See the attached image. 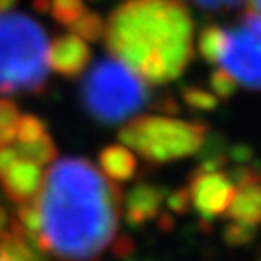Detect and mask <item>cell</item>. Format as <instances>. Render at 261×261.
Wrapping results in <instances>:
<instances>
[{"instance_id":"31","label":"cell","mask_w":261,"mask_h":261,"mask_svg":"<svg viewBox=\"0 0 261 261\" xmlns=\"http://www.w3.org/2000/svg\"><path fill=\"white\" fill-rule=\"evenodd\" d=\"M6 226H8V213L0 207V234L6 232Z\"/></svg>"},{"instance_id":"2","label":"cell","mask_w":261,"mask_h":261,"mask_svg":"<svg viewBox=\"0 0 261 261\" xmlns=\"http://www.w3.org/2000/svg\"><path fill=\"white\" fill-rule=\"evenodd\" d=\"M105 43L147 84H170L194 58V19L180 0L126 2L107 21Z\"/></svg>"},{"instance_id":"23","label":"cell","mask_w":261,"mask_h":261,"mask_svg":"<svg viewBox=\"0 0 261 261\" xmlns=\"http://www.w3.org/2000/svg\"><path fill=\"white\" fill-rule=\"evenodd\" d=\"M167 205L172 213L176 215H186L192 207V197H190V188H178L174 192H170L167 197Z\"/></svg>"},{"instance_id":"1","label":"cell","mask_w":261,"mask_h":261,"mask_svg":"<svg viewBox=\"0 0 261 261\" xmlns=\"http://www.w3.org/2000/svg\"><path fill=\"white\" fill-rule=\"evenodd\" d=\"M122 190L87 159H60L43 178L35 197L43 232L33 248L62 259H93L112 242L118 228Z\"/></svg>"},{"instance_id":"15","label":"cell","mask_w":261,"mask_h":261,"mask_svg":"<svg viewBox=\"0 0 261 261\" xmlns=\"http://www.w3.org/2000/svg\"><path fill=\"white\" fill-rule=\"evenodd\" d=\"M18 120V107L8 99H0V147H8L16 140Z\"/></svg>"},{"instance_id":"30","label":"cell","mask_w":261,"mask_h":261,"mask_svg":"<svg viewBox=\"0 0 261 261\" xmlns=\"http://www.w3.org/2000/svg\"><path fill=\"white\" fill-rule=\"evenodd\" d=\"M0 261H18L14 255H12V252H10L8 248L4 246V244L0 242Z\"/></svg>"},{"instance_id":"28","label":"cell","mask_w":261,"mask_h":261,"mask_svg":"<svg viewBox=\"0 0 261 261\" xmlns=\"http://www.w3.org/2000/svg\"><path fill=\"white\" fill-rule=\"evenodd\" d=\"M159 228H163V230H172L174 228V219L172 217H168V215H159Z\"/></svg>"},{"instance_id":"20","label":"cell","mask_w":261,"mask_h":261,"mask_svg":"<svg viewBox=\"0 0 261 261\" xmlns=\"http://www.w3.org/2000/svg\"><path fill=\"white\" fill-rule=\"evenodd\" d=\"M255 238V226L253 224H246L240 221H232L226 224L223 230V240L226 246H246Z\"/></svg>"},{"instance_id":"25","label":"cell","mask_w":261,"mask_h":261,"mask_svg":"<svg viewBox=\"0 0 261 261\" xmlns=\"http://www.w3.org/2000/svg\"><path fill=\"white\" fill-rule=\"evenodd\" d=\"M228 159H232L236 165H248L253 161V149L246 143H236L228 149Z\"/></svg>"},{"instance_id":"9","label":"cell","mask_w":261,"mask_h":261,"mask_svg":"<svg viewBox=\"0 0 261 261\" xmlns=\"http://www.w3.org/2000/svg\"><path fill=\"white\" fill-rule=\"evenodd\" d=\"M91 60V48L75 33L60 35L48 45V64L56 74L77 77Z\"/></svg>"},{"instance_id":"26","label":"cell","mask_w":261,"mask_h":261,"mask_svg":"<svg viewBox=\"0 0 261 261\" xmlns=\"http://www.w3.org/2000/svg\"><path fill=\"white\" fill-rule=\"evenodd\" d=\"M197 6L205 10H221V8H236L244 0H194Z\"/></svg>"},{"instance_id":"6","label":"cell","mask_w":261,"mask_h":261,"mask_svg":"<svg viewBox=\"0 0 261 261\" xmlns=\"http://www.w3.org/2000/svg\"><path fill=\"white\" fill-rule=\"evenodd\" d=\"M219 64L240 85L261 89V14L248 10L242 25L228 31Z\"/></svg>"},{"instance_id":"3","label":"cell","mask_w":261,"mask_h":261,"mask_svg":"<svg viewBox=\"0 0 261 261\" xmlns=\"http://www.w3.org/2000/svg\"><path fill=\"white\" fill-rule=\"evenodd\" d=\"M48 68L45 29L23 14H0V93H41Z\"/></svg>"},{"instance_id":"13","label":"cell","mask_w":261,"mask_h":261,"mask_svg":"<svg viewBox=\"0 0 261 261\" xmlns=\"http://www.w3.org/2000/svg\"><path fill=\"white\" fill-rule=\"evenodd\" d=\"M226 37L228 31L223 29L221 25H207L201 35H199V53L211 64H219L221 62V55L226 45Z\"/></svg>"},{"instance_id":"34","label":"cell","mask_w":261,"mask_h":261,"mask_svg":"<svg viewBox=\"0 0 261 261\" xmlns=\"http://www.w3.org/2000/svg\"><path fill=\"white\" fill-rule=\"evenodd\" d=\"M89 2H99V0H89Z\"/></svg>"},{"instance_id":"21","label":"cell","mask_w":261,"mask_h":261,"mask_svg":"<svg viewBox=\"0 0 261 261\" xmlns=\"http://www.w3.org/2000/svg\"><path fill=\"white\" fill-rule=\"evenodd\" d=\"M45 122L33 116V114H23L18 120V130H16V138L19 143H33L37 141L41 136H45Z\"/></svg>"},{"instance_id":"14","label":"cell","mask_w":261,"mask_h":261,"mask_svg":"<svg viewBox=\"0 0 261 261\" xmlns=\"http://www.w3.org/2000/svg\"><path fill=\"white\" fill-rule=\"evenodd\" d=\"M18 155L21 159H28V161H33L35 165H48L53 163L56 157H58V151H56V145L53 138L45 134L41 136L37 141L33 143H19V147H16Z\"/></svg>"},{"instance_id":"24","label":"cell","mask_w":261,"mask_h":261,"mask_svg":"<svg viewBox=\"0 0 261 261\" xmlns=\"http://www.w3.org/2000/svg\"><path fill=\"white\" fill-rule=\"evenodd\" d=\"M134 250H136V242L132 240L128 234L116 236L114 242H112V253L116 257H130L132 253H134Z\"/></svg>"},{"instance_id":"8","label":"cell","mask_w":261,"mask_h":261,"mask_svg":"<svg viewBox=\"0 0 261 261\" xmlns=\"http://www.w3.org/2000/svg\"><path fill=\"white\" fill-rule=\"evenodd\" d=\"M43 170L33 161L18 157L0 172L4 194L14 203H28L35 199L43 186Z\"/></svg>"},{"instance_id":"27","label":"cell","mask_w":261,"mask_h":261,"mask_svg":"<svg viewBox=\"0 0 261 261\" xmlns=\"http://www.w3.org/2000/svg\"><path fill=\"white\" fill-rule=\"evenodd\" d=\"M157 109L161 112H167V114H178L180 112V107L174 99H170V97H163L161 101L157 103Z\"/></svg>"},{"instance_id":"10","label":"cell","mask_w":261,"mask_h":261,"mask_svg":"<svg viewBox=\"0 0 261 261\" xmlns=\"http://www.w3.org/2000/svg\"><path fill=\"white\" fill-rule=\"evenodd\" d=\"M165 190L153 184H138L126 196V223L130 226H141L157 219L165 199Z\"/></svg>"},{"instance_id":"18","label":"cell","mask_w":261,"mask_h":261,"mask_svg":"<svg viewBox=\"0 0 261 261\" xmlns=\"http://www.w3.org/2000/svg\"><path fill=\"white\" fill-rule=\"evenodd\" d=\"M18 223L25 228L29 234V242L33 246L35 236L43 232V219H41V211H39L35 199H31L28 203H19L18 207Z\"/></svg>"},{"instance_id":"17","label":"cell","mask_w":261,"mask_h":261,"mask_svg":"<svg viewBox=\"0 0 261 261\" xmlns=\"http://www.w3.org/2000/svg\"><path fill=\"white\" fill-rule=\"evenodd\" d=\"M72 33H75L77 37H82L84 41L97 43L105 33L103 19H101V16L97 12H85L84 16L72 25Z\"/></svg>"},{"instance_id":"11","label":"cell","mask_w":261,"mask_h":261,"mask_svg":"<svg viewBox=\"0 0 261 261\" xmlns=\"http://www.w3.org/2000/svg\"><path fill=\"white\" fill-rule=\"evenodd\" d=\"M99 165L105 176L112 182H128L136 174V157L126 145H109L99 155Z\"/></svg>"},{"instance_id":"19","label":"cell","mask_w":261,"mask_h":261,"mask_svg":"<svg viewBox=\"0 0 261 261\" xmlns=\"http://www.w3.org/2000/svg\"><path fill=\"white\" fill-rule=\"evenodd\" d=\"M182 99L188 107H192L194 111L209 112L215 111L219 107V99L217 95H213L211 91H205L201 87H186L182 91Z\"/></svg>"},{"instance_id":"22","label":"cell","mask_w":261,"mask_h":261,"mask_svg":"<svg viewBox=\"0 0 261 261\" xmlns=\"http://www.w3.org/2000/svg\"><path fill=\"white\" fill-rule=\"evenodd\" d=\"M209 84H211L213 95L221 97V99H230L236 93V89H238V82L224 68L215 70L213 74H211V77H209Z\"/></svg>"},{"instance_id":"4","label":"cell","mask_w":261,"mask_h":261,"mask_svg":"<svg viewBox=\"0 0 261 261\" xmlns=\"http://www.w3.org/2000/svg\"><path fill=\"white\" fill-rule=\"evenodd\" d=\"M149 101V87L118 58H105L89 70L82 85V105L99 124H120Z\"/></svg>"},{"instance_id":"5","label":"cell","mask_w":261,"mask_h":261,"mask_svg":"<svg viewBox=\"0 0 261 261\" xmlns=\"http://www.w3.org/2000/svg\"><path fill=\"white\" fill-rule=\"evenodd\" d=\"M207 138L205 122L170 116H138L118 130V140L149 163L165 165L199 153Z\"/></svg>"},{"instance_id":"7","label":"cell","mask_w":261,"mask_h":261,"mask_svg":"<svg viewBox=\"0 0 261 261\" xmlns=\"http://www.w3.org/2000/svg\"><path fill=\"white\" fill-rule=\"evenodd\" d=\"M190 197L192 207L201 217V221H215L228 211L232 203L236 186L223 170L197 172L190 178Z\"/></svg>"},{"instance_id":"12","label":"cell","mask_w":261,"mask_h":261,"mask_svg":"<svg viewBox=\"0 0 261 261\" xmlns=\"http://www.w3.org/2000/svg\"><path fill=\"white\" fill-rule=\"evenodd\" d=\"M226 215L232 221L257 226L261 224V184L238 188Z\"/></svg>"},{"instance_id":"29","label":"cell","mask_w":261,"mask_h":261,"mask_svg":"<svg viewBox=\"0 0 261 261\" xmlns=\"http://www.w3.org/2000/svg\"><path fill=\"white\" fill-rule=\"evenodd\" d=\"M50 4H53V0H33V8L37 10L39 14L50 12Z\"/></svg>"},{"instance_id":"33","label":"cell","mask_w":261,"mask_h":261,"mask_svg":"<svg viewBox=\"0 0 261 261\" xmlns=\"http://www.w3.org/2000/svg\"><path fill=\"white\" fill-rule=\"evenodd\" d=\"M128 2H141V0H128Z\"/></svg>"},{"instance_id":"16","label":"cell","mask_w":261,"mask_h":261,"mask_svg":"<svg viewBox=\"0 0 261 261\" xmlns=\"http://www.w3.org/2000/svg\"><path fill=\"white\" fill-rule=\"evenodd\" d=\"M50 12H53V18L60 25L72 28L87 10H85L84 0H53Z\"/></svg>"},{"instance_id":"32","label":"cell","mask_w":261,"mask_h":261,"mask_svg":"<svg viewBox=\"0 0 261 261\" xmlns=\"http://www.w3.org/2000/svg\"><path fill=\"white\" fill-rule=\"evenodd\" d=\"M14 4H16V0H0V14L6 12V10H10Z\"/></svg>"}]
</instances>
